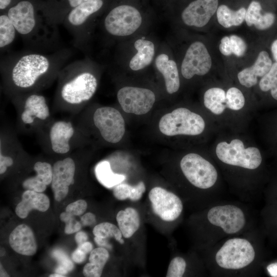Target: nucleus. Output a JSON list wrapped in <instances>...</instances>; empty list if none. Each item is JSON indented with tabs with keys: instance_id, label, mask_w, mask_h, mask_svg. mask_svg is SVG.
<instances>
[{
	"instance_id": "1",
	"label": "nucleus",
	"mask_w": 277,
	"mask_h": 277,
	"mask_svg": "<svg viewBox=\"0 0 277 277\" xmlns=\"http://www.w3.org/2000/svg\"><path fill=\"white\" fill-rule=\"evenodd\" d=\"M12 65L10 73L13 83L18 88L27 89L48 73L55 64L45 55L30 53L20 56Z\"/></svg>"
},
{
	"instance_id": "2",
	"label": "nucleus",
	"mask_w": 277,
	"mask_h": 277,
	"mask_svg": "<svg viewBox=\"0 0 277 277\" xmlns=\"http://www.w3.org/2000/svg\"><path fill=\"white\" fill-rule=\"evenodd\" d=\"M161 132L167 136L179 134L196 135L205 129L201 116L185 108H179L164 115L159 122Z\"/></svg>"
},
{
	"instance_id": "3",
	"label": "nucleus",
	"mask_w": 277,
	"mask_h": 277,
	"mask_svg": "<svg viewBox=\"0 0 277 277\" xmlns=\"http://www.w3.org/2000/svg\"><path fill=\"white\" fill-rule=\"evenodd\" d=\"M255 250L247 239L235 238L227 240L215 254V260L221 268L239 270L249 265L254 260Z\"/></svg>"
},
{
	"instance_id": "4",
	"label": "nucleus",
	"mask_w": 277,
	"mask_h": 277,
	"mask_svg": "<svg viewBox=\"0 0 277 277\" xmlns=\"http://www.w3.org/2000/svg\"><path fill=\"white\" fill-rule=\"evenodd\" d=\"M8 16L17 32L27 39L38 41L46 33L45 27L55 25L50 22H39L36 17L32 3L22 1L8 10Z\"/></svg>"
},
{
	"instance_id": "5",
	"label": "nucleus",
	"mask_w": 277,
	"mask_h": 277,
	"mask_svg": "<svg viewBox=\"0 0 277 277\" xmlns=\"http://www.w3.org/2000/svg\"><path fill=\"white\" fill-rule=\"evenodd\" d=\"M143 18L135 7L121 5L113 8L106 16L104 26L106 32L115 37H125L135 33L141 26Z\"/></svg>"
},
{
	"instance_id": "6",
	"label": "nucleus",
	"mask_w": 277,
	"mask_h": 277,
	"mask_svg": "<svg viewBox=\"0 0 277 277\" xmlns=\"http://www.w3.org/2000/svg\"><path fill=\"white\" fill-rule=\"evenodd\" d=\"M216 154L219 159L226 164L248 169L258 168L262 161L257 148H245L243 142L238 138L232 140L229 144L219 143L216 147Z\"/></svg>"
},
{
	"instance_id": "7",
	"label": "nucleus",
	"mask_w": 277,
	"mask_h": 277,
	"mask_svg": "<svg viewBox=\"0 0 277 277\" xmlns=\"http://www.w3.org/2000/svg\"><path fill=\"white\" fill-rule=\"evenodd\" d=\"M181 170L189 182L195 187L206 189L216 183L217 172L209 162L196 153H189L181 161Z\"/></svg>"
},
{
	"instance_id": "8",
	"label": "nucleus",
	"mask_w": 277,
	"mask_h": 277,
	"mask_svg": "<svg viewBox=\"0 0 277 277\" xmlns=\"http://www.w3.org/2000/svg\"><path fill=\"white\" fill-rule=\"evenodd\" d=\"M97 87V79L93 73L87 71H80L63 85L61 95L69 104H79L89 100Z\"/></svg>"
},
{
	"instance_id": "9",
	"label": "nucleus",
	"mask_w": 277,
	"mask_h": 277,
	"mask_svg": "<svg viewBox=\"0 0 277 277\" xmlns=\"http://www.w3.org/2000/svg\"><path fill=\"white\" fill-rule=\"evenodd\" d=\"M93 122L103 138L108 142L118 143L124 135V120L121 113L114 108H97L93 115Z\"/></svg>"
},
{
	"instance_id": "10",
	"label": "nucleus",
	"mask_w": 277,
	"mask_h": 277,
	"mask_svg": "<svg viewBox=\"0 0 277 277\" xmlns=\"http://www.w3.org/2000/svg\"><path fill=\"white\" fill-rule=\"evenodd\" d=\"M208 222L221 228L226 234L238 233L244 227L246 217L239 207L230 204L215 206L207 214Z\"/></svg>"
},
{
	"instance_id": "11",
	"label": "nucleus",
	"mask_w": 277,
	"mask_h": 277,
	"mask_svg": "<svg viewBox=\"0 0 277 277\" xmlns=\"http://www.w3.org/2000/svg\"><path fill=\"white\" fill-rule=\"evenodd\" d=\"M117 98L125 112L136 115L148 112L155 101V94L151 90L131 86L121 88L117 92Z\"/></svg>"
},
{
	"instance_id": "12",
	"label": "nucleus",
	"mask_w": 277,
	"mask_h": 277,
	"mask_svg": "<svg viewBox=\"0 0 277 277\" xmlns=\"http://www.w3.org/2000/svg\"><path fill=\"white\" fill-rule=\"evenodd\" d=\"M148 197L154 213L164 221L176 220L183 211V205L180 197L162 187L153 188Z\"/></svg>"
},
{
	"instance_id": "13",
	"label": "nucleus",
	"mask_w": 277,
	"mask_h": 277,
	"mask_svg": "<svg viewBox=\"0 0 277 277\" xmlns=\"http://www.w3.org/2000/svg\"><path fill=\"white\" fill-rule=\"evenodd\" d=\"M212 59L205 45L201 42L192 43L188 48L181 65V73L186 78L202 76L211 69Z\"/></svg>"
},
{
	"instance_id": "14",
	"label": "nucleus",
	"mask_w": 277,
	"mask_h": 277,
	"mask_svg": "<svg viewBox=\"0 0 277 277\" xmlns=\"http://www.w3.org/2000/svg\"><path fill=\"white\" fill-rule=\"evenodd\" d=\"M103 0H89L72 9L66 15L63 24L71 32L75 41L81 42L91 17L103 5Z\"/></svg>"
},
{
	"instance_id": "15",
	"label": "nucleus",
	"mask_w": 277,
	"mask_h": 277,
	"mask_svg": "<svg viewBox=\"0 0 277 277\" xmlns=\"http://www.w3.org/2000/svg\"><path fill=\"white\" fill-rule=\"evenodd\" d=\"M51 188L54 199L61 201L68 194L69 187L74 183L75 165L70 157L56 162L53 167Z\"/></svg>"
},
{
	"instance_id": "16",
	"label": "nucleus",
	"mask_w": 277,
	"mask_h": 277,
	"mask_svg": "<svg viewBox=\"0 0 277 277\" xmlns=\"http://www.w3.org/2000/svg\"><path fill=\"white\" fill-rule=\"evenodd\" d=\"M217 8L218 0H195L183 10L182 19L187 26L201 28L208 24Z\"/></svg>"
},
{
	"instance_id": "17",
	"label": "nucleus",
	"mask_w": 277,
	"mask_h": 277,
	"mask_svg": "<svg viewBox=\"0 0 277 277\" xmlns=\"http://www.w3.org/2000/svg\"><path fill=\"white\" fill-rule=\"evenodd\" d=\"M9 244L16 252L27 256L35 254L37 244L32 229L28 225H18L10 233Z\"/></svg>"
},
{
	"instance_id": "18",
	"label": "nucleus",
	"mask_w": 277,
	"mask_h": 277,
	"mask_svg": "<svg viewBox=\"0 0 277 277\" xmlns=\"http://www.w3.org/2000/svg\"><path fill=\"white\" fill-rule=\"evenodd\" d=\"M272 65L269 54L266 51H262L251 66L244 69L238 73L239 81L242 85L250 88L257 84V77L265 75Z\"/></svg>"
},
{
	"instance_id": "19",
	"label": "nucleus",
	"mask_w": 277,
	"mask_h": 277,
	"mask_svg": "<svg viewBox=\"0 0 277 277\" xmlns=\"http://www.w3.org/2000/svg\"><path fill=\"white\" fill-rule=\"evenodd\" d=\"M50 206L48 197L42 192L26 190L22 194V201L15 208V213L21 219L27 217L32 210L47 211Z\"/></svg>"
},
{
	"instance_id": "20",
	"label": "nucleus",
	"mask_w": 277,
	"mask_h": 277,
	"mask_svg": "<svg viewBox=\"0 0 277 277\" xmlns=\"http://www.w3.org/2000/svg\"><path fill=\"white\" fill-rule=\"evenodd\" d=\"M155 65L164 77L167 92L172 94L177 92L180 88V82L175 62L169 59L167 54L161 53L156 56Z\"/></svg>"
},
{
	"instance_id": "21",
	"label": "nucleus",
	"mask_w": 277,
	"mask_h": 277,
	"mask_svg": "<svg viewBox=\"0 0 277 277\" xmlns=\"http://www.w3.org/2000/svg\"><path fill=\"white\" fill-rule=\"evenodd\" d=\"M73 134L74 129L70 122H55L50 131V140L52 150L59 154L67 153L70 150L69 141Z\"/></svg>"
},
{
	"instance_id": "22",
	"label": "nucleus",
	"mask_w": 277,
	"mask_h": 277,
	"mask_svg": "<svg viewBox=\"0 0 277 277\" xmlns=\"http://www.w3.org/2000/svg\"><path fill=\"white\" fill-rule=\"evenodd\" d=\"M36 175L25 180L23 187L26 190L43 192L47 185L51 184L53 169L51 165L46 162H37L34 165Z\"/></svg>"
},
{
	"instance_id": "23",
	"label": "nucleus",
	"mask_w": 277,
	"mask_h": 277,
	"mask_svg": "<svg viewBox=\"0 0 277 277\" xmlns=\"http://www.w3.org/2000/svg\"><path fill=\"white\" fill-rule=\"evenodd\" d=\"M134 46L136 52L131 58L129 66L133 71H138L151 63L155 54V46L151 41L143 38L136 40Z\"/></svg>"
},
{
	"instance_id": "24",
	"label": "nucleus",
	"mask_w": 277,
	"mask_h": 277,
	"mask_svg": "<svg viewBox=\"0 0 277 277\" xmlns=\"http://www.w3.org/2000/svg\"><path fill=\"white\" fill-rule=\"evenodd\" d=\"M24 108L21 118L25 124L32 123L34 116L44 120L48 118L50 114L45 98L43 95L32 94L29 96L25 101Z\"/></svg>"
},
{
	"instance_id": "25",
	"label": "nucleus",
	"mask_w": 277,
	"mask_h": 277,
	"mask_svg": "<svg viewBox=\"0 0 277 277\" xmlns=\"http://www.w3.org/2000/svg\"><path fill=\"white\" fill-rule=\"evenodd\" d=\"M261 4L256 1H252L246 9L245 21L247 26L253 25L259 30H263L270 28L274 23L275 15L271 12L261 14Z\"/></svg>"
},
{
	"instance_id": "26",
	"label": "nucleus",
	"mask_w": 277,
	"mask_h": 277,
	"mask_svg": "<svg viewBox=\"0 0 277 277\" xmlns=\"http://www.w3.org/2000/svg\"><path fill=\"white\" fill-rule=\"evenodd\" d=\"M116 220L124 238H131L140 226L139 214L135 209L132 207H127L118 211Z\"/></svg>"
},
{
	"instance_id": "27",
	"label": "nucleus",
	"mask_w": 277,
	"mask_h": 277,
	"mask_svg": "<svg viewBox=\"0 0 277 277\" xmlns=\"http://www.w3.org/2000/svg\"><path fill=\"white\" fill-rule=\"evenodd\" d=\"M109 258V253L105 248H96L90 253L89 263L86 264L83 273L86 277H100Z\"/></svg>"
},
{
	"instance_id": "28",
	"label": "nucleus",
	"mask_w": 277,
	"mask_h": 277,
	"mask_svg": "<svg viewBox=\"0 0 277 277\" xmlns=\"http://www.w3.org/2000/svg\"><path fill=\"white\" fill-rule=\"evenodd\" d=\"M246 9L241 7L234 11L225 5H221L216 10V17L219 23L227 28L241 25L245 18Z\"/></svg>"
},
{
	"instance_id": "29",
	"label": "nucleus",
	"mask_w": 277,
	"mask_h": 277,
	"mask_svg": "<svg viewBox=\"0 0 277 277\" xmlns=\"http://www.w3.org/2000/svg\"><path fill=\"white\" fill-rule=\"evenodd\" d=\"M95 172L99 182L108 188L114 187L123 182L126 178L123 174L114 173L109 163L107 161L98 163L96 166Z\"/></svg>"
},
{
	"instance_id": "30",
	"label": "nucleus",
	"mask_w": 277,
	"mask_h": 277,
	"mask_svg": "<svg viewBox=\"0 0 277 277\" xmlns=\"http://www.w3.org/2000/svg\"><path fill=\"white\" fill-rule=\"evenodd\" d=\"M226 93L220 88L214 87L208 89L204 93L205 106L215 114H220L226 108Z\"/></svg>"
},
{
	"instance_id": "31",
	"label": "nucleus",
	"mask_w": 277,
	"mask_h": 277,
	"mask_svg": "<svg viewBox=\"0 0 277 277\" xmlns=\"http://www.w3.org/2000/svg\"><path fill=\"white\" fill-rule=\"evenodd\" d=\"M145 190V185L143 181H140L134 186L126 183H120L114 187L113 194L120 201L129 199L132 201H137L142 197Z\"/></svg>"
},
{
	"instance_id": "32",
	"label": "nucleus",
	"mask_w": 277,
	"mask_h": 277,
	"mask_svg": "<svg viewBox=\"0 0 277 277\" xmlns=\"http://www.w3.org/2000/svg\"><path fill=\"white\" fill-rule=\"evenodd\" d=\"M247 46L244 40L236 35L224 36L219 45L220 52L224 55L229 56L234 54L238 57L244 55Z\"/></svg>"
},
{
	"instance_id": "33",
	"label": "nucleus",
	"mask_w": 277,
	"mask_h": 277,
	"mask_svg": "<svg viewBox=\"0 0 277 277\" xmlns=\"http://www.w3.org/2000/svg\"><path fill=\"white\" fill-rule=\"evenodd\" d=\"M17 31L7 14L0 16V47L4 48L14 40Z\"/></svg>"
},
{
	"instance_id": "34",
	"label": "nucleus",
	"mask_w": 277,
	"mask_h": 277,
	"mask_svg": "<svg viewBox=\"0 0 277 277\" xmlns=\"http://www.w3.org/2000/svg\"><path fill=\"white\" fill-rule=\"evenodd\" d=\"M94 235L97 238L108 240L114 238L120 242L122 239V233L116 225L109 222H103L96 225L93 229Z\"/></svg>"
},
{
	"instance_id": "35",
	"label": "nucleus",
	"mask_w": 277,
	"mask_h": 277,
	"mask_svg": "<svg viewBox=\"0 0 277 277\" xmlns=\"http://www.w3.org/2000/svg\"><path fill=\"white\" fill-rule=\"evenodd\" d=\"M225 104L226 107L231 110H240L245 104V97L243 93L237 88H230L226 93Z\"/></svg>"
},
{
	"instance_id": "36",
	"label": "nucleus",
	"mask_w": 277,
	"mask_h": 277,
	"mask_svg": "<svg viewBox=\"0 0 277 277\" xmlns=\"http://www.w3.org/2000/svg\"><path fill=\"white\" fill-rule=\"evenodd\" d=\"M186 263L180 256L174 258L170 262L166 274L167 277H181L185 271Z\"/></svg>"
},
{
	"instance_id": "37",
	"label": "nucleus",
	"mask_w": 277,
	"mask_h": 277,
	"mask_svg": "<svg viewBox=\"0 0 277 277\" xmlns=\"http://www.w3.org/2000/svg\"><path fill=\"white\" fill-rule=\"evenodd\" d=\"M277 83V63L275 62L269 71L261 79L259 86L261 90L266 92L271 89Z\"/></svg>"
},
{
	"instance_id": "38",
	"label": "nucleus",
	"mask_w": 277,
	"mask_h": 277,
	"mask_svg": "<svg viewBox=\"0 0 277 277\" xmlns=\"http://www.w3.org/2000/svg\"><path fill=\"white\" fill-rule=\"evenodd\" d=\"M74 215L66 211L62 212L60 216V220L65 222L66 226L64 232L70 234L78 232L82 228L81 223L75 220Z\"/></svg>"
},
{
	"instance_id": "39",
	"label": "nucleus",
	"mask_w": 277,
	"mask_h": 277,
	"mask_svg": "<svg viewBox=\"0 0 277 277\" xmlns=\"http://www.w3.org/2000/svg\"><path fill=\"white\" fill-rule=\"evenodd\" d=\"M53 256L57 261L60 266H61L68 271H71L74 268V264L68 256L61 250H55L52 252Z\"/></svg>"
},
{
	"instance_id": "40",
	"label": "nucleus",
	"mask_w": 277,
	"mask_h": 277,
	"mask_svg": "<svg viewBox=\"0 0 277 277\" xmlns=\"http://www.w3.org/2000/svg\"><path fill=\"white\" fill-rule=\"evenodd\" d=\"M87 208L86 202L83 200H80L67 205L66 211L74 215L80 216L86 211Z\"/></svg>"
},
{
	"instance_id": "41",
	"label": "nucleus",
	"mask_w": 277,
	"mask_h": 277,
	"mask_svg": "<svg viewBox=\"0 0 277 277\" xmlns=\"http://www.w3.org/2000/svg\"><path fill=\"white\" fill-rule=\"evenodd\" d=\"M13 164V159L8 156H4L1 153L0 155V173H4L6 170L7 167L12 166Z\"/></svg>"
},
{
	"instance_id": "42",
	"label": "nucleus",
	"mask_w": 277,
	"mask_h": 277,
	"mask_svg": "<svg viewBox=\"0 0 277 277\" xmlns=\"http://www.w3.org/2000/svg\"><path fill=\"white\" fill-rule=\"evenodd\" d=\"M96 222L95 215L91 212H87L81 217V223L83 226H92Z\"/></svg>"
},
{
	"instance_id": "43",
	"label": "nucleus",
	"mask_w": 277,
	"mask_h": 277,
	"mask_svg": "<svg viewBox=\"0 0 277 277\" xmlns=\"http://www.w3.org/2000/svg\"><path fill=\"white\" fill-rule=\"evenodd\" d=\"M87 254L78 247L71 255L72 260L76 263H82L86 259Z\"/></svg>"
},
{
	"instance_id": "44",
	"label": "nucleus",
	"mask_w": 277,
	"mask_h": 277,
	"mask_svg": "<svg viewBox=\"0 0 277 277\" xmlns=\"http://www.w3.org/2000/svg\"><path fill=\"white\" fill-rule=\"evenodd\" d=\"M88 236L84 231H79L75 235V240L78 246L86 242Z\"/></svg>"
},
{
	"instance_id": "45",
	"label": "nucleus",
	"mask_w": 277,
	"mask_h": 277,
	"mask_svg": "<svg viewBox=\"0 0 277 277\" xmlns=\"http://www.w3.org/2000/svg\"><path fill=\"white\" fill-rule=\"evenodd\" d=\"M78 248L83 251L85 253L88 254L92 251L93 246L91 242L86 241L78 246Z\"/></svg>"
},
{
	"instance_id": "46",
	"label": "nucleus",
	"mask_w": 277,
	"mask_h": 277,
	"mask_svg": "<svg viewBox=\"0 0 277 277\" xmlns=\"http://www.w3.org/2000/svg\"><path fill=\"white\" fill-rule=\"evenodd\" d=\"M94 240L101 247H106L108 248H111V246L108 244V241L107 240L95 236Z\"/></svg>"
},
{
	"instance_id": "47",
	"label": "nucleus",
	"mask_w": 277,
	"mask_h": 277,
	"mask_svg": "<svg viewBox=\"0 0 277 277\" xmlns=\"http://www.w3.org/2000/svg\"><path fill=\"white\" fill-rule=\"evenodd\" d=\"M271 51L274 60L277 63V39L274 40L272 43Z\"/></svg>"
},
{
	"instance_id": "48",
	"label": "nucleus",
	"mask_w": 277,
	"mask_h": 277,
	"mask_svg": "<svg viewBox=\"0 0 277 277\" xmlns=\"http://www.w3.org/2000/svg\"><path fill=\"white\" fill-rule=\"evenodd\" d=\"M69 5L73 9L82 3L89 0H66Z\"/></svg>"
},
{
	"instance_id": "49",
	"label": "nucleus",
	"mask_w": 277,
	"mask_h": 277,
	"mask_svg": "<svg viewBox=\"0 0 277 277\" xmlns=\"http://www.w3.org/2000/svg\"><path fill=\"white\" fill-rule=\"evenodd\" d=\"M68 272V270L65 268L58 266L55 270V273H59L62 275L66 274Z\"/></svg>"
},
{
	"instance_id": "50",
	"label": "nucleus",
	"mask_w": 277,
	"mask_h": 277,
	"mask_svg": "<svg viewBox=\"0 0 277 277\" xmlns=\"http://www.w3.org/2000/svg\"><path fill=\"white\" fill-rule=\"evenodd\" d=\"M11 0H0V9H6L10 4Z\"/></svg>"
},
{
	"instance_id": "51",
	"label": "nucleus",
	"mask_w": 277,
	"mask_h": 277,
	"mask_svg": "<svg viewBox=\"0 0 277 277\" xmlns=\"http://www.w3.org/2000/svg\"><path fill=\"white\" fill-rule=\"evenodd\" d=\"M272 97L277 100V83L270 89Z\"/></svg>"
},
{
	"instance_id": "52",
	"label": "nucleus",
	"mask_w": 277,
	"mask_h": 277,
	"mask_svg": "<svg viewBox=\"0 0 277 277\" xmlns=\"http://www.w3.org/2000/svg\"><path fill=\"white\" fill-rule=\"evenodd\" d=\"M1 274H0V276L2 277H3V276H9L8 274H7V273L5 271V270L4 269L3 266H2V264H1Z\"/></svg>"
},
{
	"instance_id": "53",
	"label": "nucleus",
	"mask_w": 277,
	"mask_h": 277,
	"mask_svg": "<svg viewBox=\"0 0 277 277\" xmlns=\"http://www.w3.org/2000/svg\"><path fill=\"white\" fill-rule=\"evenodd\" d=\"M65 275H62L59 273H55L51 274L49 275V277H64Z\"/></svg>"
},
{
	"instance_id": "54",
	"label": "nucleus",
	"mask_w": 277,
	"mask_h": 277,
	"mask_svg": "<svg viewBox=\"0 0 277 277\" xmlns=\"http://www.w3.org/2000/svg\"><path fill=\"white\" fill-rule=\"evenodd\" d=\"M5 252V250L3 248V250H2V248H1V256L4 255Z\"/></svg>"
}]
</instances>
